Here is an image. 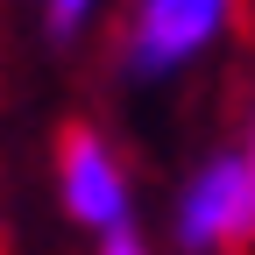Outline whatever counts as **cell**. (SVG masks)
<instances>
[{"mask_svg":"<svg viewBox=\"0 0 255 255\" xmlns=\"http://www.w3.org/2000/svg\"><path fill=\"white\" fill-rule=\"evenodd\" d=\"M241 163H248V220H241V234H255V142H248Z\"/></svg>","mask_w":255,"mask_h":255,"instance_id":"8992f818","label":"cell"},{"mask_svg":"<svg viewBox=\"0 0 255 255\" xmlns=\"http://www.w3.org/2000/svg\"><path fill=\"white\" fill-rule=\"evenodd\" d=\"M100 255H149V248H142V234L121 220V227H107V248H100Z\"/></svg>","mask_w":255,"mask_h":255,"instance_id":"5b68a950","label":"cell"},{"mask_svg":"<svg viewBox=\"0 0 255 255\" xmlns=\"http://www.w3.org/2000/svg\"><path fill=\"white\" fill-rule=\"evenodd\" d=\"M220 14H227V0H142V21H135V71H142V78L177 71L184 57H199V50L220 36Z\"/></svg>","mask_w":255,"mask_h":255,"instance_id":"6da1fadb","label":"cell"},{"mask_svg":"<svg viewBox=\"0 0 255 255\" xmlns=\"http://www.w3.org/2000/svg\"><path fill=\"white\" fill-rule=\"evenodd\" d=\"M92 14V0H50V36L64 43V36H71V28Z\"/></svg>","mask_w":255,"mask_h":255,"instance_id":"277c9868","label":"cell"},{"mask_svg":"<svg viewBox=\"0 0 255 255\" xmlns=\"http://www.w3.org/2000/svg\"><path fill=\"white\" fill-rule=\"evenodd\" d=\"M241 220H248V163L241 156H213L199 170V184L184 191V206H177V241L213 248V241L241 234Z\"/></svg>","mask_w":255,"mask_h":255,"instance_id":"7a4b0ae2","label":"cell"},{"mask_svg":"<svg viewBox=\"0 0 255 255\" xmlns=\"http://www.w3.org/2000/svg\"><path fill=\"white\" fill-rule=\"evenodd\" d=\"M64 206H71V220H85V227H121L128 220V191H121V170L100 135H78L64 142Z\"/></svg>","mask_w":255,"mask_h":255,"instance_id":"3957f363","label":"cell"}]
</instances>
